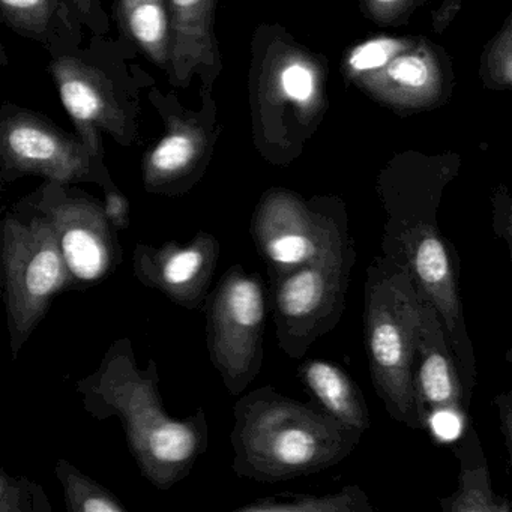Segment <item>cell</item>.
<instances>
[{"instance_id":"obj_25","label":"cell","mask_w":512,"mask_h":512,"mask_svg":"<svg viewBox=\"0 0 512 512\" xmlns=\"http://www.w3.org/2000/svg\"><path fill=\"white\" fill-rule=\"evenodd\" d=\"M410 46L409 41L400 38L380 37L365 41L347 56V71L350 76L359 77L385 67L398 53Z\"/></svg>"},{"instance_id":"obj_31","label":"cell","mask_w":512,"mask_h":512,"mask_svg":"<svg viewBox=\"0 0 512 512\" xmlns=\"http://www.w3.org/2000/svg\"><path fill=\"white\" fill-rule=\"evenodd\" d=\"M497 409H499L500 430H502L503 439H505L506 451L511 455V439H512V409H511V392H503L494 398Z\"/></svg>"},{"instance_id":"obj_14","label":"cell","mask_w":512,"mask_h":512,"mask_svg":"<svg viewBox=\"0 0 512 512\" xmlns=\"http://www.w3.org/2000/svg\"><path fill=\"white\" fill-rule=\"evenodd\" d=\"M220 251V242L208 232H197L187 244H139L133 253L134 275L175 304L197 310L208 298Z\"/></svg>"},{"instance_id":"obj_10","label":"cell","mask_w":512,"mask_h":512,"mask_svg":"<svg viewBox=\"0 0 512 512\" xmlns=\"http://www.w3.org/2000/svg\"><path fill=\"white\" fill-rule=\"evenodd\" d=\"M23 176L64 185L94 182L103 190L115 187L104 163L92 157L79 137L7 103L0 109V178L13 182Z\"/></svg>"},{"instance_id":"obj_24","label":"cell","mask_w":512,"mask_h":512,"mask_svg":"<svg viewBox=\"0 0 512 512\" xmlns=\"http://www.w3.org/2000/svg\"><path fill=\"white\" fill-rule=\"evenodd\" d=\"M0 512H52V503L40 484L0 463Z\"/></svg>"},{"instance_id":"obj_7","label":"cell","mask_w":512,"mask_h":512,"mask_svg":"<svg viewBox=\"0 0 512 512\" xmlns=\"http://www.w3.org/2000/svg\"><path fill=\"white\" fill-rule=\"evenodd\" d=\"M355 262L356 248L349 235L311 262L269 275L275 334L289 358H304L319 338L338 325Z\"/></svg>"},{"instance_id":"obj_13","label":"cell","mask_w":512,"mask_h":512,"mask_svg":"<svg viewBox=\"0 0 512 512\" xmlns=\"http://www.w3.org/2000/svg\"><path fill=\"white\" fill-rule=\"evenodd\" d=\"M148 98L163 116L166 131L143 157V185L152 194L185 193L202 176L211 152L208 100L202 113H194L182 109L172 95H164L154 85L149 88Z\"/></svg>"},{"instance_id":"obj_23","label":"cell","mask_w":512,"mask_h":512,"mask_svg":"<svg viewBox=\"0 0 512 512\" xmlns=\"http://www.w3.org/2000/svg\"><path fill=\"white\" fill-rule=\"evenodd\" d=\"M55 473L61 482L68 511L128 512L127 506L119 497L65 458L56 461Z\"/></svg>"},{"instance_id":"obj_4","label":"cell","mask_w":512,"mask_h":512,"mask_svg":"<svg viewBox=\"0 0 512 512\" xmlns=\"http://www.w3.org/2000/svg\"><path fill=\"white\" fill-rule=\"evenodd\" d=\"M128 44L92 35L88 47L52 55L49 71L76 136L92 157L104 163V136L118 145L136 143L139 136L140 92L152 80L130 62Z\"/></svg>"},{"instance_id":"obj_17","label":"cell","mask_w":512,"mask_h":512,"mask_svg":"<svg viewBox=\"0 0 512 512\" xmlns=\"http://www.w3.org/2000/svg\"><path fill=\"white\" fill-rule=\"evenodd\" d=\"M0 19L52 55L82 46L85 31L59 0H0Z\"/></svg>"},{"instance_id":"obj_8","label":"cell","mask_w":512,"mask_h":512,"mask_svg":"<svg viewBox=\"0 0 512 512\" xmlns=\"http://www.w3.org/2000/svg\"><path fill=\"white\" fill-rule=\"evenodd\" d=\"M205 302L209 358L229 394L236 397L262 371L265 284L259 274L232 265Z\"/></svg>"},{"instance_id":"obj_3","label":"cell","mask_w":512,"mask_h":512,"mask_svg":"<svg viewBox=\"0 0 512 512\" xmlns=\"http://www.w3.org/2000/svg\"><path fill=\"white\" fill-rule=\"evenodd\" d=\"M233 416V472L266 484L337 466L362 437L319 404L293 400L272 386L241 394Z\"/></svg>"},{"instance_id":"obj_33","label":"cell","mask_w":512,"mask_h":512,"mask_svg":"<svg viewBox=\"0 0 512 512\" xmlns=\"http://www.w3.org/2000/svg\"><path fill=\"white\" fill-rule=\"evenodd\" d=\"M7 62V53H5L4 46H2V43H0V65H7Z\"/></svg>"},{"instance_id":"obj_22","label":"cell","mask_w":512,"mask_h":512,"mask_svg":"<svg viewBox=\"0 0 512 512\" xmlns=\"http://www.w3.org/2000/svg\"><path fill=\"white\" fill-rule=\"evenodd\" d=\"M272 98L277 104H292L305 119L320 104V76L313 62L299 53H290L272 71Z\"/></svg>"},{"instance_id":"obj_15","label":"cell","mask_w":512,"mask_h":512,"mask_svg":"<svg viewBox=\"0 0 512 512\" xmlns=\"http://www.w3.org/2000/svg\"><path fill=\"white\" fill-rule=\"evenodd\" d=\"M167 10L170 80L179 88H187L199 76L209 91L221 73L214 34L215 0H167Z\"/></svg>"},{"instance_id":"obj_9","label":"cell","mask_w":512,"mask_h":512,"mask_svg":"<svg viewBox=\"0 0 512 512\" xmlns=\"http://www.w3.org/2000/svg\"><path fill=\"white\" fill-rule=\"evenodd\" d=\"M250 233L269 275L311 262L350 235L341 202L304 200L283 188L263 194L251 218Z\"/></svg>"},{"instance_id":"obj_29","label":"cell","mask_w":512,"mask_h":512,"mask_svg":"<svg viewBox=\"0 0 512 512\" xmlns=\"http://www.w3.org/2000/svg\"><path fill=\"white\" fill-rule=\"evenodd\" d=\"M416 0H364L365 10L379 23H392L409 13Z\"/></svg>"},{"instance_id":"obj_21","label":"cell","mask_w":512,"mask_h":512,"mask_svg":"<svg viewBox=\"0 0 512 512\" xmlns=\"http://www.w3.org/2000/svg\"><path fill=\"white\" fill-rule=\"evenodd\" d=\"M370 499L358 485L328 494L280 493L245 503L236 512H371Z\"/></svg>"},{"instance_id":"obj_12","label":"cell","mask_w":512,"mask_h":512,"mask_svg":"<svg viewBox=\"0 0 512 512\" xmlns=\"http://www.w3.org/2000/svg\"><path fill=\"white\" fill-rule=\"evenodd\" d=\"M412 382L421 430L440 442L457 439L466 428L470 400L439 314L422 298Z\"/></svg>"},{"instance_id":"obj_34","label":"cell","mask_w":512,"mask_h":512,"mask_svg":"<svg viewBox=\"0 0 512 512\" xmlns=\"http://www.w3.org/2000/svg\"><path fill=\"white\" fill-rule=\"evenodd\" d=\"M0 281H2V272H0ZM0 289H2V286H0Z\"/></svg>"},{"instance_id":"obj_28","label":"cell","mask_w":512,"mask_h":512,"mask_svg":"<svg viewBox=\"0 0 512 512\" xmlns=\"http://www.w3.org/2000/svg\"><path fill=\"white\" fill-rule=\"evenodd\" d=\"M101 206H103L104 214L113 229H127L130 224V202L118 188L104 190V202L101 203Z\"/></svg>"},{"instance_id":"obj_6","label":"cell","mask_w":512,"mask_h":512,"mask_svg":"<svg viewBox=\"0 0 512 512\" xmlns=\"http://www.w3.org/2000/svg\"><path fill=\"white\" fill-rule=\"evenodd\" d=\"M11 355L17 358L46 317L53 299L71 286L70 271L46 217L8 215L0 235Z\"/></svg>"},{"instance_id":"obj_2","label":"cell","mask_w":512,"mask_h":512,"mask_svg":"<svg viewBox=\"0 0 512 512\" xmlns=\"http://www.w3.org/2000/svg\"><path fill=\"white\" fill-rule=\"evenodd\" d=\"M157 362L137 364L130 338H119L94 373L76 383L83 409L98 421L118 418L142 475L160 490L187 478L209 445L202 407L175 418L164 407Z\"/></svg>"},{"instance_id":"obj_32","label":"cell","mask_w":512,"mask_h":512,"mask_svg":"<svg viewBox=\"0 0 512 512\" xmlns=\"http://www.w3.org/2000/svg\"><path fill=\"white\" fill-rule=\"evenodd\" d=\"M460 2L461 0H445L443 7L434 16V28H436L437 32L442 31L443 28H446L451 23L452 17L455 16L458 8H460Z\"/></svg>"},{"instance_id":"obj_26","label":"cell","mask_w":512,"mask_h":512,"mask_svg":"<svg viewBox=\"0 0 512 512\" xmlns=\"http://www.w3.org/2000/svg\"><path fill=\"white\" fill-rule=\"evenodd\" d=\"M83 31L107 37L110 34V16L106 0H59Z\"/></svg>"},{"instance_id":"obj_1","label":"cell","mask_w":512,"mask_h":512,"mask_svg":"<svg viewBox=\"0 0 512 512\" xmlns=\"http://www.w3.org/2000/svg\"><path fill=\"white\" fill-rule=\"evenodd\" d=\"M449 179L451 170L445 167H397L386 172L379 185L386 212L380 247L383 256L409 271L419 296L439 314L464 392L472 400L478 373L458 289L460 262L437 221L440 196Z\"/></svg>"},{"instance_id":"obj_27","label":"cell","mask_w":512,"mask_h":512,"mask_svg":"<svg viewBox=\"0 0 512 512\" xmlns=\"http://www.w3.org/2000/svg\"><path fill=\"white\" fill-rule=\"evenodd\" d=\"M488 79L500 88H508L512 83V34L511 23L506 22L502 34L494 40L488 49Z\"/></svg>"},{"instance_id":"obj_19","label":"cell","mask_w":512,"mask_h":512,"mask_svg":"<svg viewBox=\"0 0 512 512\" xmlns=\"http://www.w3.org/2000/svg\"><path fill=\"white\" fill-rule=\"evenodd\" d=\"M299 377L317 404L332 418L361 434L370 428L364 395L343 368L322 359H310L299 367Z\"/></svg>"},{"instance_id":"obj_5","label":"cell","mask_w":512,"mask_h":512,"mask_svg":"<svg viewBox=\"0 0 512 512\" xmlns=\"http://www.w3.org/2000/svg\"><path fill=\"white\" fill-rule=\"evenodd\" d=\"M421 296L409 271L380 254L367 268L364 343L377 397L394 421L421 430L413 398V364Z\"/></svg>"},{"instance_id":"obj_20","label":"cell","mask_w":512,"mask_h":512,"mask_svg":"<svg viewBox=\"0 0 512 512\" xmlns=\"http://www.w3.org/2000/svg\"><path fill=\"white\" fill-rule=\"evenodd\" d=\"M116 16L125 43L167 71L170 56L167 0H118Z\"/></svg>"},{"instance_id":"obj_30","label":"cell","mask_w":512,"mask_h":512,"mask_svg":"<svg viewBox=\"0 0 512 512\" xmlns=\"http://www.w3.org/2000/svg\"><path fill=\"white\" fill-rule=\"evenodd\" d=\"M493 229L497 238H502L506 242V247L511 251L512 247V208L511 199H509L506 190L497 191L493 199Z\"/></svg>"},{"instance_id":"obj_18","label":"cell","mask_w":512,"mask_h":512,"mask_svg":"<svg viewBox=\"0 0 512 512\" xmlns=\"http://www.w3.org/2000/svg\"><path fill=\"white\" fill-rule=\"evenodd\" d=\"M457 440L458 488L451 496L439 500L440 508L445 512L511 511V503L494 494L488 461L476 428L466 425Z\"/></svg>"},{"instance_id":"obj_16","label":"cell","mask_w":512,"mask_h":512,"mask_svg":"<svg viewBox=\"0 0 512 512\" xmlns=\"http://www.w3.org/2000/svg\"><path fill=\"white\" fill-rule=\"evenodd\" d=\"M356 80L377 100L404 109L431 106L439 100L443 86L436 55L428 47L412 44L385 67Z\"/></svg>"},{"instance_id":"obj_11","label":"cell","mask_w":512,"mask_h":512,"mask_svg":"<svg viewBox=\"0 0 512 512\" xmlns=\"http://www.w3.org/2000/svg\"><path fill=\"white\" fill-rule=\"evenodd\" d=\"M34 209L47 218L70 271L71 286H91L103 280L118 262L115 229L101 203L46 181L37 191Z\"/></svg>"}]
</instances>
